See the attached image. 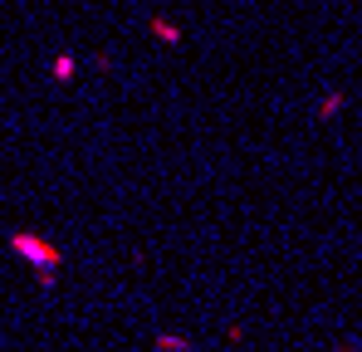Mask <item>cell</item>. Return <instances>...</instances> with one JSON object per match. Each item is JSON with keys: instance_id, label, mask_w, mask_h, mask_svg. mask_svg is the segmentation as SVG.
<instances>
[{"instance_id": "obj_1", "label": "cell", "mask_w": 362, "mask_h": 352, "mask_svg": "<svg viewBox=\"0 0 362 352\" xmlns=\"http://www.w3.org/2000/svg\"><path fill=\"white\" fill-rule=\"evenodd\" d=\"M10 250H15V254H25V259H30L35 269H59V259H64L59 245L40 240L35 230H15V235H10Z\"/></svg>"}, {"instance_id": "obj_2", "label": "cell", "mask_w": 362, "mask_h": 352, "mask_svg": "<svg viewBox=\"0 0 362 352\" xmlns=\"http://www.w3.org/2000/svg\"><path fill=\"white\" fill-rule=\"evenodd\" d=\"M152 35H157L162 45H181V30L172 25V20H152Z\"/></svg>"}, {"instance_id": "obj_3", "label": "cell", "mask_w": 362, "mask_h": 352, "mask_svg": "<svg viewBox=\"0 0 362 352\" xmlns=\"http://www.w3.org/2000/svg\"><path fill=\"white\" fill-rule=\"evenodd\" d=\"M157 352H191V338H177V333H162V338H157Z\"/></svg>"}, {"instance_id": "obj_4", "label": "cell", "mask_w": 362, "mask_h": 352, "mask_svg": "<svg viewBox=\"0 0 362 352\" xmlns=\"http://www.w3.org/2000/svg\"><path fill=\"white\" fill-rule=\"evenodd\" d=\"M343 113V93H328L323 103H318V117H338Z\"/></svg>"}, {"instance_id": "obj_5", "label": "cell", "mask_w": 362, "mask_h": 352, "mask_svg": "<svg viewBox=\"0 0 362 352\" xmlns=\"http://www.w3.org/2000/svg\"><path fill=\"white\" fill-rule=\"evenodd\" d=\"M54 78H59V83H69V78H74V59H69V54L54 59Z\"/></svg>"}]
</instances>
